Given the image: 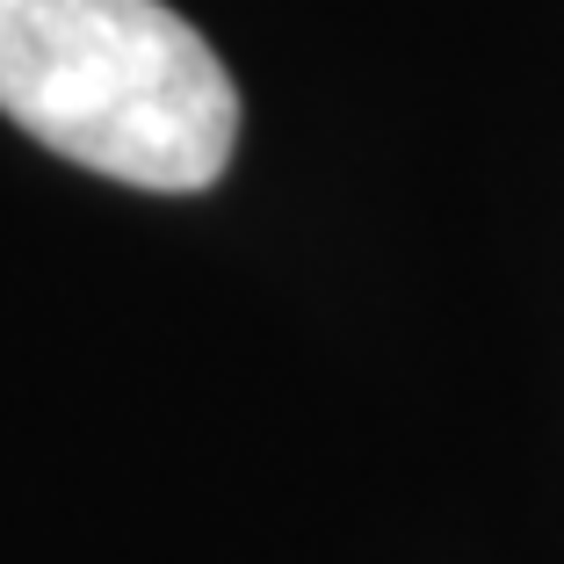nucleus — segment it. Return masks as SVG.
<instances>
[{"label":"nucleus","mask_w":564,"mask_h":564,"mask_svg":"<svg viewBox=\"0 0 564 564\" xmlns=\"http://www.w3.org/2000/svg\"><path fill=\"white\" fill-rule=\"evenodd\" d=\"M0 109L131 188H210L239 145L217 51L160 0H0Z\"/></svg>","instance_id":"f257e3e1"}]
</instances>
